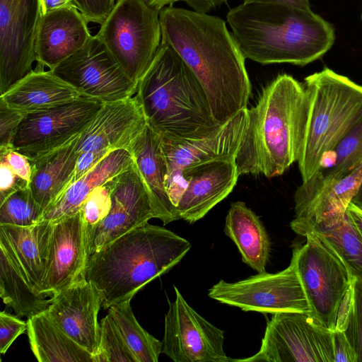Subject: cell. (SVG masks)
Returning <instances> with one entry per match:
<instances>
[{
	"mask_svg": "<svg viewBox=\"0 0 362 362\" xmlns=\"http://www.w3.org/2000/svg\"><path fill=\"white\" fill-rule=\"evenodd\" d=\"M161 42L180 55L202 86L222 124L247 108L252 86L245 57L221 18L173 6L159 11Z\"/></svg>",
	"mask_w": 362,
	"mask_h": 362,
	"instance_id": "obj_1",
	"label": "cell"
},
{
	"mask_svg": "<svg viewBox=\"0 0 362 362\" xmlns=\"http://www.w3.org/2000/svg\"><path fill=\"white\" fill-rule=\"evenodd\" d=\"M245 58L261 64L305 66L333 45L332 25L310 8L286 3H242L226 16Z\"/></svg>",
	"mask_w": 362,
	"mask_h": 362,
	"instance_id": "obj_2",
	"label": "cell"
},
{
	"mask_svg": "<svg viewBox=\"0 0 362 362\" xmlns=\"http://www.w3.org/2000/svg\"><path fill=\"white\" fill-rule=\"evenodd\" d=\"M248 124L236 156L240 175H281L298 161L307 117L304 85L291 75L276 76L247 109Z\"/></svg>",
	"mask_w": 362,
	"mask_h": 362,
	"instance_id": "obj_3",
	"label": "cell"
},
{
	"mask_svg": "<svg viewBox=\"0 0 362 362\" xmlns=\"http://www.w3.org/2000/svg\"><path fill=\"white\" fill-rule=\"evenodd\" d=\"M191 247L185 238L148 222L89 256L84 276L99 291L102 307L108 309L132 300L180 262Z\"/></svg>",
	"mask_w": 362,
	"mask_h": 362,
	"instance_id": "obj_4",
	"label": "cell"
},
{
	"mask_svg": "<svg viewBox=\"0 0 362 362\" xmlns=\"http://www.w3.org/2000/svg\"><path fill=\"white\" fill-rule=\"evenodd\" d=\"M135 96L147 124L161 139L203 138L221 124L192 70L169 45L161 42L151 64L138 81Z\"/></svg>",
	"mask_w": 362,
	"mask_h": 362,
	"instance_id": "obj_5",
	"label": "cell"
},
{
	"mask_svg": "<svg viewBox=\"0 0 362 362\" xmlns=\"http://www.w3.org/2000/svg\"><path fill=\"white\" fill-rule=\"evenodd\" d=\"M307 117L298 159L302 182L362 120V86L329 68L308 76Z\"/></svg>",
	"mask_w": 362,
	"mask_h": 362,
	"instance_id": "obj_6",
	"label": "cell"
},
{
	"mask_svg": "<svg viewBox=\"0 0 362 362\" xmlns=\"http://www.w3.org/2000/svg\"><path fill=\"white\" fill-rule=\"evenodd\" d=\"M97 35L127 75L137 83L161 43L159 11L144 0H116Z\"/></svg>",
	"mask_w": 362,
	"mask_h": 362,
	"instance_id": "obj_7",
	"label": "cell"
},
{
	"mask_svg": "<svg viewBox=\"0 0 362 362\" xmlns=\"http://www.w3.org/2000/svg\"><path fill=\"white\" fill-rule=\"evenodd\" d=\"M293 250L311 315L330 331L335 329L340 303L354 277L337 254L317 235Z\"/></svg>",
	"mask_w": 362,
	"mask_h": 362,
	"instance_id": "obj_8",
	"label": "cell"
},
{
	"mask_svg": "<svg viewBox=\"0 0 362 362\" xmlns=\"http://www.w3.org/2000/svg\"><path fill=\"white\" fill-rule=\"evenodd\" d=\"M208 296L243 311L272 315L300 312L311 315L294 255L288 267L281 272L258 273L236 282L220 280L209 288Z\"/></svg>",
	"mask_w": 362,
	"mask_h": 362,
	"instance_id": "obj_9",
	"label": "cell"
},
{
	"mask_svg": "<svg viewBox=\"0 0 362 362\" xmlns=\"http://www.w3.org/2000/svg\"><path fill=\"white\" fill-rule=\"evenodd\" d=\"M332 331L312 315L278 313L268 321L259 351L234 361L334 362Z\"/></svg>",
	"mask_w": 362,
	"mask_h": 362,
	"instance_id": "obj_10",
	"label": "cell"
},
{
	"mask_svg": "<svg viewBox=\"0 0 362 362\" xmlns=\"http://www.w3.org/2000/svg\"><path fill=\"white\" fill-rule=\"evenodd\" d=\"M103 103L82 97L28 113L16 132L12 146L33 161L74 141L90 125Z\"/></svg>",
	"mask_w": 362,
	"mask_h": 362,
	"instance_id": "obj_11",
	"label": "cell"
},
{
	"mask_svg": "<svg viewBox=\"0 0 362 362\" xmlns=\"http://www.w3.org/2000/svg\"><path fill=\"white\" fill-rule=\"evenodd\" d=\"M50 71L83 97L103 103L126 99L136 92L137 83L127 75L97 34Z\"/></svg>",
	"mask_w": 362,
	"mask_h": 362,
	"instance_id": "obj_12",
	"label": "cell"
},
{
	"mask_svg": "<svg viewBox=\"0 0 362 362\" xmlns=\"http://www.w3.org/2000/svg\"><path fill=\"white\" fill-rule=\"evenodd\" d=\"M147 125L135 95L103 105L77 141L78 159L71 184L110 152L132 144Z\"/></svg>",
	"mask_w": 362,
	"mask_h": 362,
	"instance_id": "obj_13",
	"label": "cell"
},
{
	"mask_svg": "<svg viewBox=\"0 0 362 362\" xmlns=\"http://www.w3.org/2000/svg\"><path fill=\"white\" fill-rule=\"evenodd\" d=\"M165 315L162 353L175 362H230L223 350L224 332L201 316L175 286Z\"/></svg>",
	"mask_w": 362,
	"mask_h": 362,
	"instance_id": "obj_14",
	"label": "cell"
},
{
	"mask_svg": "<svg viewBox=\"0 0 362 362\" xmlns=\"http://www.w3.org/2000/svg\"><path fill=\"white\" fill-rule=\"evenodd\" d=\"M41 0H0V95L33 71Z\"/></svg>",
	"mask_w": 362,
	"mask_h": 362,
	"instance_id": "obj_15",
	"label": "cell"
},
{
	"mask_svg": "<svg viewBox=\"0 0 362 362\" xmlns=\"http://www.w3.org/2000/svg\"><path fill=\"white\" fill-rule=\"evenodd\" d=\"M112 205L88 239L90 256L130 230L158 218L149 192L134 160L114 178Z\"/></svg>",
	"mask_w": 362,
	"mask_h": 362,
	"instance_id": "obj_16",
	"label": "cell"
},
{
	"mask_svg": "<svg viewBox=\"0 0 362 362\" xmlns=\"http://www.w3.org/2000/svg\"><path fill=\"white\" fill-rule=\"evenodd\" d=\"M46 273L41 292L51 297L84 278L89 255L81 211L52 221Z\"/></svg>",
	"mask_w": 362,
	"mask_h": 362,
	"instance_id": "obj_17",
	"label": "cell"
},
{
	"mask_svg": "<svg viewBox=\"0 0 362 362\" xmlns=\"http://www.w3.org/2000/svg\"><path fill=\"white\" fill-rule=\"evenodd\" d=\"M295 218L328 223L341 218L349 204L362 210V164L334 180L314 175L297 189Z\"/></svg>",
	"mask_w": 362,
	"mask_h": 362,
	"instance_id": "obj_18",
	"label": "cell"
},
{
	"mask_svg": "<svg viewBox=\"0 0 362 362\" xmlns=\"http://www.w3.org/2000/svg\"><path fill=\"white\" fill-rule=\"evenodd\" d=\"M103 299L85 277L53 295L47 315L75 342L94 356L100 341L98 315Z\"/></svg>",
	"mask_w": 362,
	"mask_h": 362,
	"instance_id": "obj_19",
	"label": "cell"
},
{
	"mask_svg": "<svg viewBox=\"0 0 362 362\" xmlns=\"http://www.w3.org/2000/svg\"><path fill=\"white\" fill-rule=\"evenodd\" d=\"M247 109L239 112L203 138L186 141L160 138L167 173H182L214 160L236 159L248 124Z\"/></svg>",
	"mask_w": 362,
	"mask_h": 362,
	"instance_id": "obj_20",
	"label": "cell"
},
{
	"mask_svg": "<svg viewBox=\"0 0 362 362\" xmlns=\"http://www.w3.org/2000/svg\"><path fill=\"white\" fill-rule=\"evenodd\" d=\"M188 185L176 208L189 223L202 218L235 187L240 174L235 159L218 160L182 172Z\"/></svg>",
	"mask_w": 362,
	"mask_h": 362,
	"instance_id": "obj_21",
	"label": "cell"
},
{
	"mask_svg": "<svg viewBox=\"0 0 362 362\" xmlns=\"http://www.w3.org/2000/svg\"><path fill=\"white\" fill-rule=\"evenodd\" d=\"M88 23L74 6L42 14L35 43L37 66L52 70L77 52L91 37Z\"/></svg>",
	"mask_w": 362,
	"mask_h": 362,
	"instance_id": "obj_22",
	"label": "cell"
},
{
	"mask_svg": "<svg viewBox=\"0 0 362 362\" xmlns=\"http://www.w3.org/2000/svg\"><path fill=\"white\" fill-rule=\"evenodd\" d=\"M53 222L42 220L28 227L0 225V247L26 281L41 292L46 273Z\"/></svg>",
	"mask_w": 362,
	"mask_h": 362,
	"instance_id": "obj_23",
	"label": "cell"
},
{
	"mask_svg": "<svg viewBox=\"0 0 362 362\" xmlns=\"http://www.w3.org/2000/svg\"><path fill=\"white\" fill-rule=\"evenodd\" d=\"M129 152L149 192L158 218L164 225L181 219L165 187L167 165L160 136L147 124Z\"/></svg>",
	"mask_w": 362,
	"mask_h": 362,
	"instance_id": "obj_24",
	"label": "cell"
},
{
	"mask_svg": "<svg viewBox=\"0 0 362 362\" xmlns=\"http://www.w3.org/2000/svg\"><path fill=\"white\" fill-rule=\"evenodd\" d=\"M83 96L50 70L37 66L32 72L0 95L10 107L24 114L62 105Z\"/></svg>",
	"mask_w": 362,
	"mask_h": 362,
	"instance_id": "obj_25",
	"label": "cell"
},
{
	"mask_svg": "<svg viewBox=\"0 0 362 362\" xmlns=\"http://www.w3.org/2000/svg\"><path fill=\"white\" fill-rule=\"evenodd\" d=\"M78 137L54 151L30 161L32 175L29 187L44 213L72 182L78 159Z\"/></svg>",
	"mask_w": 362,
	"mask_h": 362,
	"instance_id": "obj_26",
	"label": "cell"
},
{
	"mask_svg": "<svg viewBox=\"0 0 362 362\" xmlns=\"http://www.w3.org/2000/svg\"><path fill=\"white\" fill-rule=\"evenodd\" d=\"M131 153L124 149L110 152L82 177L71 184L62 195L44 213L42 220L55 221L79 212L90 193L129 168Z\"/></svg>",
	"mask_w": 362,
	"mask_h": 362,
	"instance_id": "obj_27",
	"label": "cell"
},
{
	"mask_svg": "<svg viewBox=\"0 0 362 362\" xmlns=\"http://www.w3.org/2000/svg\"><path fill=\"white\" fill-rule=\"evenodd\" d=\"M224 232L237 245L244 263L258 273L266 272L269 238L259 218L245 202L230 204Z\"/></svg>",
	"mask_w": 362,
	"mask_h": 362,
	"instance_id": "obj_28",
	"label": "cell"
},
{
	"mask_svg": "<svg viewBox=\"0 0 362 362\" xmlns=\"http://www.w3.org/2000/svg\"><path fill=\"white\" fill-rule=\"evenodd\" d=\"M290 225L298 235H317L337 254L351 275L362 281V235L346 211L341 218L331 223H317L294 218Z\"/></svg>",
	"mask_w": 362,
	"mask_h": 362,
	"instance_id": "obj_29",
	"label": "cell"
},
{
	"mask_svg": "<svg viewBox=\"0 0 362 362\" xmlns=\"http://www.w3.org/2000/svg\"><path fill=\"white\" fill-rule=\"evenodd\" d=\"M33 354L39 362H94L92 354L69 337L46 311L27 320Z\"/></svg>",
	"mask_w": 362,
	"mask_h": 362,
	"instance_id": "obj_30",
	"label": "cell"
},
{
	"mask_svg": "<svg viewBox=\"0 0 362 362\" xmlns=\"http://www.w3.org/2000/svg\"><path fill=\"white\" fill-rule=\"evenodd\" d=\"M0 296L20 317L30 318L47 310L51 296L35 290L0 247Z\"/></svg>",
	"mask_w": 362,
	"mask_h": 362,
	"instance_id": "obj_31",
	"label": "cell"
},
{
	"mask_svg": "<svg viewBox=\"0 0 362 362\" xmlns=\"http://www.w3.org/2000/svg\"><path fill=\"white\" fill-rule=\"evenodd\" d=\"M131 300L110 306L108 313L137 362H158L162 342L146 332L136 320Z\"/></svg>",
	"mask_w": 362,
	"mask_h": 362,
	"instance_id": "obj_32",
	"label": "cell"
},
{
	"mask_svg": "<svg viewBox=\"0 0 362 362\" xmlns=\"http://www.w3.org/2000/svg\"><path fill=\"white\" fill-rule=\"evenodd\" d=\"M329 155L333 161L322 165L314 175L327 180L339 179L362 164V120Z\"/></svg>",
	"mask_w": 362,
	"mask_h": 362,
	"instance_id": "obj_33",
	"label": "cell"
},
{
	"mask_svg": "<svg viewBox=\"0 0 362 362\" xmlns=\"http://www.w3.org/2000/svg\"><path fill=\"white\" fill-rule=\"evenodd\" d=\"M43 214L29 187L13 192L0 204V225L31 226L41 221Z\"/></svg>",
	"mask_w": 362,
	"mask_h": 362,
	"instance_id": "obj_34",
	"label": "cell"
},
{
	"mask_svg": "<svg viewBox=\"0 0 362 362\" xmlns=\"http://www.w3.org/2000/svg\"><path fill=\"white\" fill-rule=\"evenodd\" d=\"M94 362H137L109 313L100 322V341Z\"/></svg>",
	"mask_w": 362,
	"mask_h": 362,
	"instance_id": "obj_35",
	"label": "cell"
},
{
	"mask_svg": "<svg viewBox=\"0 0 362 362\" xmlns=\"http://www.w3.org/2000/svg\"><path fill=\"white\" fill-rule=\"evenodd\" d=\"M115 177L97 187L88 196L81 209L83 216L87 241L93 230L107 216L110 210Z\"/></svg>",
	"mask_w": 362,
	"mask_h": 362,
	"instance_id": "obj_36",
	"label": "cell"
},
{
	"mask_svg": "<svg viewBox=\"0 0 362 362\" xmlns=\"http://www.w3.org/2000/svg\"><path fill=\"white\" fill-rule=\"evenodd\" d=\"M354 303L345 334L362 362V281L354 278Z\"/></svg>",
	"mask_w": 362,
	"mask_h": 362,
	"instance_id": "obj_37",
	"label": "cell"
},
{
	"mask_svg": "<svg viewBox=\"0 0 362 362\" xmlns=\"http://www.w3.org/2000/svg\"><path fill=\"white\" fill-rule=\"evenodd\" d=\"M26 115L10 107L0 98V149L13 148L16 132Z\"/></svg>",
	"mask_w": 362,
	"mask_h": 362,
	"instance_id": "obj_38",
	"label": "cell"
},
{
	"mask_svg": "<svg viewBox=\"0 0 362 362\" xmlns=\"http://www.w3.org/2000/svg\"><path fill=\"white\" fill-rule=\"evenodd\" d=\"M28 323L4 311L0 313V353L4 354L13 342L27 330Z\"/></svg>",
	"mask_w": 362,
	"mask_h": 362,
	"instance_id": "obj_39",
	"label": "cell"
},
{
	"mask_svg": "<svg viewBox=\"0 0 362 362\" xmlns=\"http://www.w3.org/2000/svg\"><path fill=\"white\" fill-rule=\"evenodd\" d=\"M116 0H74L75 6L88 23L100 25L106 18Z\"/></svg>",
	"mask_w": 362,
	"mask_h": 362,
	"instance_id": "obj_40",
	"label": "cell"
},
{
	"mask_svg": "<svg viewBox=\"0 0 362 362\" xmlns=\"http://www.w3.org/2000/svg\"><path fill=\"white\" fill-rule=\"evenodd\" d=\"M29 187V183L18 177L6 161L0 158V204L13 192Z\"/></svg>",
	"mask_w": 362,
	"mask_h": 362,
	"instance_id": "obj_41",
	"label": "cell"
},
{
	"mask_svg": "<svg viewBox=\"0 0 362 362\" xmlns=\"http://www.w3.org/2000/svg\"><path fill=\"white\" fill-rule=\"evenodd\" d=\"M0 158H4L11 170L30 184L32 166L30 160L13 148L0 149Z\"/></svg>",
	"mask_w": 362,
	"mask_h": 362,
	"instance_id": "obj_42",
	"label": "cell"
},
{
	"mask_svg": "<svg viewBox=\"0 0 362 362\" xmlns=\"http://www.w3.org/2000/svg\"><path fill=\"white\" fill-rule=\"evenodd\" d=\"M334 362H357L356 353L344 332L332 331Z\"/></svg>",
	"mask_w": 362,
	"mask_h": 362,
	"instance_id": "obj_43",
	"label": "cell"
},
{
	"mask_svg": "<svg viewBox=\"0 0 362 362\" xmlns=\"http://www.w3.org/2000/svg\"><path fill=\"white\" fill-rule=\"evenodd\" d=\"M354 303V286L352 282L344 294L337 315L334 330L345 332L352 311Z\"/></svg>",
	"mask_w": 362,
	"mask_h": 362,
	"instance_id": "obj_44",
	"label": "cell"
},
{
	"mask_svg": "<svg viewBox=\"0 0 362 362\" xmlns=\"http://www.w3.org/2000/svg\"><path fill=\"white\" fill-rule=\"evenodd\" d=\"M228 0H185L192 10L208 13L211 10L226 3Z\"/></svg>",
	"mask_w": 362,
	"mask_h": 362,
	"instance_id": "obj_45",
	"label": "cell"
},
{
	"mask_svg": "<svg viewBox=\"0 0 362 362\" xmlns=\"http://www.w3.org/2000/svg\"><path fill=\"white\" fill-rule=\"evenodd\" d=\"M42 14L50 11L74 6V0H41Z\"/></svg>",
	"mask_w": 362,
	"mask_h": 362,
	"instance_id": "obj_46",
	"label": "cell"
},
{
	"mask_svg": "<svg viewBox=\"0 0 362 362\" xmlns=\"http://www.w3.org/2000/svg\"><path fill=\"white\" fill-rule=\"evenodd\" d=\"M243 3H286L305 8H310L309 0H242Z\"/></svg>",
	"mask_w": 362,
	"mask_h": 362,
	"instance_id": "obj_47",
	"label": "cell"
},
{
	"mask_svg": "<svg viewBox=\"0 0 362 362\" xmlns=\"http://www.w3.org/2000/svg\"><path fill=\"white\" fill-rule=\"evenodd\" d=\"M346 211L351 216L356 226L358 228L362 235V210L359 209L353 204H349L346 209Z\"/></svg>",
	"mask_w": 362,
	"mask_h": 362,
	"instance_id": "obj_48",
	"label": "cell"
},
{
	"mask_svg": "<svg viewBox=\"0 0 362 362\" xmlns=\"http://www.w3.org/2000/svg\"><path fill=\"white\" fill-rule=\"evenodd\" d=\"M149 6L160 11L162 8L185 0H144Z\"/></svg>",
	"mask_w": 362,
	"mask_h": 362,
	"instance_id": "obj_49",
	"label": "cell"
},
{
	"mask_svg": "<svg viewBox=\"0 0 362 362\" xmlns=\"http://www.w3.org/2000/svg\"><path fill=\"white\" fill-rule=\"evenodd\" d=\"M361 19H362V14H361Z\"/></svg>",
	"mask_w": 362,
	"mask_h": 362,
	"instance_id": "obj_50",
	"label": "cell"
}]
</instances>
